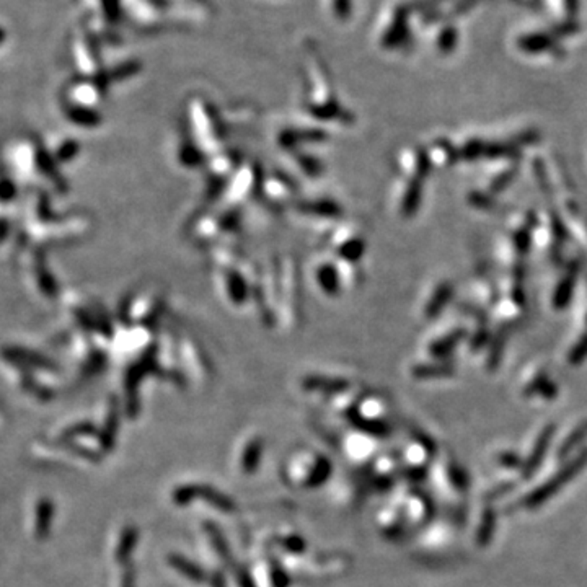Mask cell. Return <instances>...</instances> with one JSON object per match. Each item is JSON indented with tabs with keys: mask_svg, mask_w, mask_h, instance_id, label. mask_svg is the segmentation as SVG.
<instances>
[{
	"mask_svg": "<svg viewBox=\"0 0 587 587\" xmlns=\"http://www.w3.org/2000/svg\"><path fill=\"white\" fill-rule=\"evenodd\" d=\"M452 294H454V287H452L450 282H442V284L437 286V289L432 294L429 303L426 307V317L427 318H436L439 313L447 307V303L450 302Z\"/></svg>",
	"mask_w": 587,
	"mask_h": 587,
	"instance_id": "2",
	"label": "cell"
},
{
	"mask_svg": "<svg viewBox=\"0 0 587 587\" xmlns=\"http://www.w3.org/2000/svg\"><path fill=\"white\" fill-rule=\"evenodd\" d=\"M516 175H517L516 168L507 170V172L498 175V177L493 179V184H491L493 193H499V191H503V189H506L509 184L512 183V179L516 178Z\"/></svg>",
	"mask_w": 587,
	"mask_h": 587,
	"instance_id": "6",
	"label": "cell"
},
{
	"mask_svg": "<svg viewBox=\"0 0 587 587\" xmlns=\"http://www.w3.org/2000/svg\"><path fill=\"white\" fill-rule=\"evenodd\" d=\"M416 165H418V178L423 182V178H426L431 172V160L423 149L418 152V160H416Z\"/></svg>",
	"mask_w": 587,
	"mask_h": 587,
	"instance_id": "8",
	"label": "cell"
},
{
	"mask_svg": "<svg viewBox=\"0 0 587 587\" xmlns=\"http://www.w3.org/2000/svg\"><path fill=\"white\" fill-rule=\"evenodd\" d=\"M472 203L478 206V208H488V204H493V199L489 198V196H488V198H483L481 194H473Z\"/></svg>",
	"mask_w": 587,
	"mask_h": 587,
	"instance_id": "11",
	"label": "cell"
},
{
	"mask_svg": "<svg viewBox=\"0 0 587 587\" xmlns=\"http://www.w3.org/2000/svg\"><path fill=\"white\" fill-rule=\"evenodd\" d=\"M465 338V332L463 329H457V332H452L450 334H447L446 338H441L439 341H436L434 344L431 346V353L434 354V356H449V354L454 351V349L458 346V343L462 341V339Z\"/></svg>",
	"mask_w": 587,
	"mask_h": 587,
	"instance_id": "4",
	"label": "cell"
},
{
	"mask_svg": "<svg viewBox=\"0 0 587 587\" xmlns=\"http://www.w3.org/2000/svg\"><path fill=\"white\" fill-rule=\"evenodd\" d=\"M574 277L576 274H573V272H568L566 277L561 279L558 287H556L555 296H553V305L556 308H564L571 302V297H573V292H574Z\"/></svg>",
	"mask_w": 587,
	"mask_h": 587,
	"instance_id": "5",
	"label": "cell"
},
{
	"mask_svg": "<svg viewBox=\"0 0 587 587\" xmlns=\"http://www.w3.org/2000/svg\"><path fill=\"white\" fill-rule=\"evenodd\" d=\"M421 199H423V182H421L419 178H416L410 183V187L405 193L403 204H401L403 214L405 215H413L416 210L419 209Z\"/></svg>",
	"mask_w": 587,
	"mask_h": 587,
	"instance_id": "3",
	"label": "cell"
},
{
	"mask_svg": "<svg viewBox=\"0 0 587 587\" xmlns=\"http://www.w3.org/2000/svg\"><path fill=\"white\" fill-rule=\"evenodd\" d=\"M538 139V134L535 132V131H529V132H524V134H521V136H519L516 141H514V144H516V146H527V144H534L535 141H537Z\"/></svg>",
	"mask_w": 587,
	"mask_h": 587,
	"instance_id": "10",
	"label": "cell"
},
{
	"mask_svg": "<svg viewBox=\"0 0 587 587\" xmlns=\"http://www.w3.org/2000/svg\"><path fill=\"white\" fill-rule=\"evenodd\" d=\"M514 244H516V248L521 251V253H527L530 246V235L529 230H521L517 232V235L514 236Z\"/></svg>",
	"mask_w": 587,
	"mask_h": 587,
	"instance_id": "9",
	"label": "cell"
},
{
	"mask_svg": "<svg viewBox=\"0 0 587 587\" xmlns=\"http://www.w3.org/2000/svg\"><path fill=\"white\" fill-rule=\"evenodd\" d=\"M460 156L465 160H480V158H511L519 156V146L514 142H485L480 139H473L467 142L460 151Z\"/></svg>",
	"mask_w": 587,
	"mask_h": 587,
	"instance_id": "1",
	"label": "cell"
},
{
	"mask_svg": "<svg viewBox=\"0 0 587 587\" xmlns=\"http://www.w3.org/2000/svg\"><path fill=\"white\" fill-rule=\"evenodd\" d=\"M586 358H587V333H584L583 336L579 338V341L574 344V348L571 349V353H569V360L573 364H578Z\"/></svg>",
	"mask_w": 587,
	"mask_h": 587,
	"instance_id": "7",
	"label": "cell"
}]
</instances>
